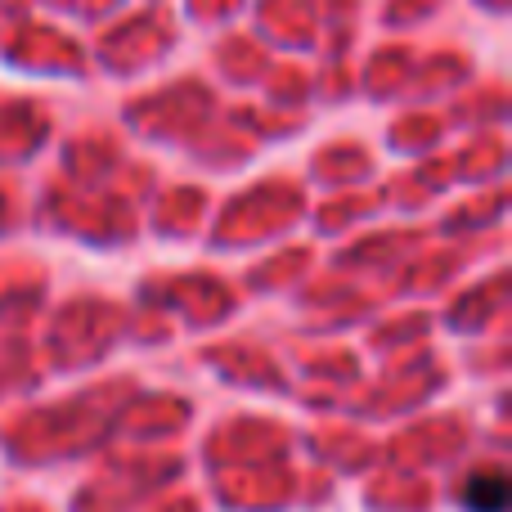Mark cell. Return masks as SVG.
<instances>
[{"instance_id": "6da1fadb", "label": "cell", "mask_w": 512, "mask_h": 512, "mask_svg": "<svg viewBox=\"0 0 512 512\" xmlns=\"http://www.w3.org/2000/svg\"><path fill=\"white\" fill-rule=\"evenodd\" d=\"M463 508L468 512H504L508 508V481L499 472H477L463 486Z\"/></svg>"}]
</instances>
